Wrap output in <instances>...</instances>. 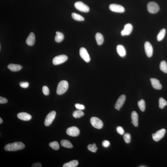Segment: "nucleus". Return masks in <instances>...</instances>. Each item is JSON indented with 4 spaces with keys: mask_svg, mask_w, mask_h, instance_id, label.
<instances>
[{
    "mask_svg": "<svg viewBox=\"0 0 167 167\" xmlns=\"http://www.w3.org/2000/svg\"><path fill=\"white\" fill-rule=\"evenodd\" d=\"M25 147V145L23 143L21 142H16L7 144L4 146V148L6 151H16L23 149Z\"/></svg>",
    "mask_w": 167,
    "mask_h": 167,
    "instance_id": "f257e3e1",
    "label": "nucleus"
},
{
    "mask_svg": "<svg viewBox=\"0 0 167 167\" xmlns=\"http://www.w3.org/2000/svg\"><path fill=\"white\" fill-rule=\"evenodd\" d=\"M68 88V83L67 81L62 80L57 86L56 93L58 95L63 94L66 91Z\"/></svg>",
    "mask_w": 167,
    "mask_h": 167,
    "instance_id": "f03ea898",
    "label": "nucleus"
},
{
    "mask_svg": "<svg viewBox=\"0 0 167 167\" xmlns=\"http://www.w3.org/2000/svg\"><path fill=\"white\" fill-rule=\"evenodd\" d=\"M147 9L149 13H156L159 11L160 8L157 3L154 2H151L147 4Z\"/></svg>",
    "mask_w": 167,
    "mask_h": 167,
    "instance_id": "7ed1b4c3",
    "label": "nucleus"
},
{
    "mask_svg": "<svg viewBox=\"0 0 167 167\" xmlns=\"http://www.w3.org/2000/svg\"><path fill=\"white\" fill-rule=\"evenodd\" d=\"M74 6L77 10L83 12L87 13L89 11V7L82 2L78 1L75 3Z\"/></svg>",
    "mask_w": 167,
    "mask_h": 167,
    "instance_id": "20e7f679",
    "label": "nucleus"
},
{
    "mask_svg": "<svg viewBox=\"0 0 167 167\" xmlns=\"http://www.w3.org/2000/svg\"><path fill=\"white\" fill-rule=\"evenodd\" d=\"M90 123L92 126L96 129H100L103 126V123L100 119L96 117H92L90 119Z\"/></svg>",
    "mask_w": 167,
    "mask_h": 167,
    "instance_id": "39448f33",
    "label": "nucleus"
},
{
    "mask_svg": "<svg viewBox=\"0 0 167 167\" xmlns=\"http://www.w3.org/2000/svg\"><path fill=\"white\" fill-rule=\"evenodd\" d=\"M68 59L67 55H64L57 56L54 58L53 60V64L55 65H60L66 61Z\"/></svg>",
    "mask_w": 167,
    "mask_h": 167,
    "instance_id": "423d86ee",
    "label": "nucleus"
},
{
    "mask_svg": "<svg viewBox=\"0 0 167 167\" xmlns=\"http://www.w3.org/2000/svg\"><path fill=\"white\" fill-rule=\"evenodd\" d=\"M56 113L55 111H52L47 115L45 119L44 124L46 126H48L51 124L54 120V119Z\"/></svg>",
    "mask_w": 167,
    "mask_h": 167,
    "instance_id": "0eeeda50",
    "label": "nucleus"
},
{
    "mask_svg": "<svg viewBox=\"0 0 167 167\" xmlns=\"http://www.w3.org/2000/svg\"><path fill=\"white\" fill-rule=\"evenodd\" d=\"M166 132V130L164 129L159 130L157 131L156 134H152L153 139L156 141H159L164 136Z\"/></svg>",
    "mask_w": 167,
    "mask_h": 167,
    "instance_id": "6e6552de",
    "label": "nucleus"
},
{
    "mask_svg": "<svg viewBox=\"0 0 167 167\" xmlns=\"http://www.w3.org/2000/svg\"><path fill=\"white\" fill-rule=\"evenodd\" d=\"M66 133L69 136L75 137L78 135L80 130L77 127L73 126L68 128L66 130Z\"/></svg>",
    "mask_w": 167,
    "mask_h": 167,
    "instance_id": "1a4fd4ad",
    "label": "nucleus"
},
{
    "mask_svg": "<svg viewBox=\"0 0 167 167\" xmlns=\"http://www.w3.org/2000/svg\"><path fill=\"white\" fill-rule=\"evenodd\" d=\"M109 9L111 11L114 12L123 13L125 11V9L124 7L120 5L112 4L110 5Z\"/></svg>",
    "mask_w": 167,
    "mask_h": 167,
    "instance_id": "9d476101",
    "label": "nucleus"
},
{
    "mask_svg": "<svg viewBox=\"0 0 167 167\" xmlns=\"http://www.w3.org/2000/svg\"><path fill=\"white\" fill-rule=\"evenodd\" d=\"M80 55L83 59L87 63H88L90 61V56L88 53L87 50L85 48H80Z\"/></svg>",
    "mask_w": 167,
    "mask_h": 167,
    "instance_id": "9b49d317",
    "label": "nucleus"
},
{
    "mask_svg": "<svg viewBox=\"0 0 167 167\" xmlns=\"http://www.w3.org/2000/svg\"><path fill=\"white\" fill-rule=\"evenodd\" d=\"M126 100V96L124 95H122L118 99L115 104V107L118 111L120 110V109L124 105Z\"/></svg>",
    "mask_w": 167,
    "mask_h": 167,
    "instance_id": "f8f14e48",
    "label": "nucleus"
},
{
    "mask_svg": "<svg viewBox=\"0 0 167 167\" xmlns=\"http://www.w3.org/2000/svg\"><path fill=\"white\" fill-rule=\"evenodd\" d=\"M145 52L148 57H151L153 55V48L149 42H146L144 44Z\"/></svg>",
    "mask_w": 167,
    "mask_h": 167,
    "instance_id": "ddd939ff",
    "label": "nucleus"
},
{
    "mask_svg": "<svg viewBox=\"0 0 167 167\" xmlns=\"http://www.w3.org/2000/svg\"><path fill=\"white\" fill-rule=\"evenodd\" d=\"M133 29L132 25L128 23L124 26V29L121 32V35L122 36L128 35L130 34Z\"/></svg>",
    "mask_w": 167,
    "mask_h": 167,
    "instance_id": "4468645a",
    "label": "nucleus"
},
{
    "mask_svg": "<svg viewBox=\"0 0 167 167\" xmlns=\"http://www.w3.org/2000/svg\"><path fill=\"white\" fill-rule=\"evenodd\" d=\"M17 116L19 119L25 121H29L32 118L31 116L26 112L19 113L17 114Z\"/></svg>",
    "mask_w": 167,
    "mask_h": 167,
    "instance_id": "2eb2a0df",
    "label": "nucleus"
},
{
    "mask_svg": "<svg viewBox=\"0 0 167 167\" xmlns=\"http://www.w3.org/2000/svg\"><path fill=\"white\" fill-rule=\"evenodd\" d=\"M152 85L155 89L160 90L162 88V85L160 84L159 81L156 78H151L150 79Z\"/></svg>",
    "mask_w": 167,
    "mask_h": 167,
    "instance_id": "dca6fc26",
    "label": "nucleus"
},
{
    "mask_svg": "<svg viewBox=\"0 0 167 167\" xmlns=\"http://www.w3.org/2000/svg\"><path fill=\"white\" fill-rule=\"evenodd\" d=\"M35 41V37L34 33L32 32L30 33L29 36L27 38L26 43L27 44L30 46H32L34 44Z\"/></svg>",
    "mask_w": 167,
    "mask_h": 167,
    "instance_id": "f3484780",
    "label": "nucleus"
},
{
    "mask_svg": "<svg viewBox=\"0 0 167 167\" xmlns=\"http://www.w3.org/2000/svg\"><path fill=\"white\" fill-rule=\"evenodd\" d=\"M131 123L136 127L138 126V114L136 111H133L131 114Z\"/></svg>",
    "mask_w": 167,
    "mask_h": 167,
    "instance_id": "a211bd4d",
    "label": "nucleus"
},
{
    "mask_svg": "<svg viewBox=\"0 0 167 167\" xmlns=\"http://www.w3.org/2000/svg\"><path fill=\"white\" fill-rule=\"evenodd\" d=\"M8 68L12 71L17 72L21 70L23 67L18 64H11L8 65Z\"/></svg>",
    "mask_w": 167,
    "mask_h": 167,
    "instance_id": "6ab92c4d",
    "label": "nucleus"
},
{
    "mask_svg": "<svg viewBox=\"0 0 167 167\" xmlns=\"http://www.w3.org/2000/svg\"><path fill=\"white\" fill-rule=\"evenodd\" d=\"M116 50L118 54L121 57H124L126 55V51L124 46L121 45H117Z\"/></svg>",
    "mask_w": 167,
    "mask_h": 167,
    "instance_id": "aec40b11",
    "label": "nucleus"
},
{
    "mask_svg": "<svg viewBox=\"0 0 167 167\" xmlns=\"http://www.w3.org/2000/svg\"><path fill=\"white\" fill-rule=\"evenodd\" d=\"M95 39L97 44L99 45H101L103 43L104 41V37L101 33H97L96 34Z\"/></svg>",
    "mask_w": 167,
    "mask_h": 167,
    "instance_id": "412c9836",
    "label": "nucleus"
},
{
    "mask_svg": "<svg viewBox=\"0 0 167 167\" xmlns=\"http://www.w3.org/2000/svg\"><path fill=\"white\" fill-rule=\"evenodd\" d=\"M78 164V162L77 160H72L66 163L63 165V167H76Z\"/></svg>",
    "mask_w": 167,
    "mask_h": 167,
    "instance_id": "4be33fe9",
    "label": "nucleus"
},
{
    "mask_svg": "<svg viewBox=\"0 0 167 167\" xmlns=\"http://www.w3.org/2000/svg\"><path fill=\"white\" fill-rule=\"evenodd\" d=\"M61 145L64 147L72 148L73 147V145L70 141L67 140H63L61 141Z\"/></svg>",
    "mask_w": 167,
    "mask_h": 167,
    "instance_id": "5701e85b",
    "label": "nucleus"
},
{
    "mask_svg": "<svg viewBox=\"0 0 167 167\" xmlns=\"http://www.w3.org/2000/svg\"><path fill=\"white\" fill-rule=\"evenodd\" d=\"M56 36L55 37V40L56 42L60 43L64 39V35L63 33L59 32H56Z\"/></svg>",
    "mask_w": 167,
    "mask_h": 167,
    "instance_id": "b1692460",
    "label": "nucleus"
},
{
    "mask_svg": "<svg viewBox=\"0 0 167 167\" xmlns=\"http://www.w3.org/2000/svg\"><path fill=\"white\" fill-rule=\"evenodd\" d=\"M166 33V30L165 28H163L158 33L157 37V39L158 41H160L162 40L165 36Z\"/></svg>",
    "mask_w": 167,
    "mask_h": 167,
    "instance_id": "393cba45",
    "label": "nucleus"
},
{
    "mask_svg": "<svg viewBox=\"0 0 167 167\" xmlns=\"http://www.w3.org/2000/svg\"><path fill=\"white\" fill-rule=\"evenodd\" d=\"M160 68L162 71L167 73V64L165 61H163L160 64Z\"/></svg>",
    "mask_w": 167,
    "mask_h": 167,
    "instance_id": "a878e982",
    "label": "nucleus"
},
{
    "mask_svg": "<svg viewBox=\"0 0 167 167\" xmlns=\"http://www.w3.org/2000/svg\"><path fill=\"white\" fill-rule=\"evenodd\" d=\"M72 115L76 118H79L84 115V113L82 110H78L74 111Z\"/></svg>",
    "mask_w": 167,
    "mask_h": 167,
    "instance_id": "bb28decb",
    "label": "nucleus"
},
{
    "mask_svg": "<svg viewBox=\"0 0 167 167\" xmlns=\"http://www.w3.org/2000/svg\"><path fill=\"white\" fill-rule=\"evenodd\" d=\"M138 105L139 109L142 112H144L146 109V104L145 101L143 99L138 101Z\"/></svg>",
    "mask_w": 167,
    "mask_h": 167,
    "instance_id": "cd10ccee",
    "label": "nucleus"
},
{
    "mask_svg": "<svg viewBox=\"0 0 167 167\" xmlns=\"http://www.w3.org/2000/svg\"><path fill=\"white\" fill-rule=\"evenodd\" d=\"M72 16L74 20L77 21H83L85 20L83 17L75 13H72Z\"/></svg>",
    "mask_w": 167,
    "mask_h": 167,
    "instance_id": "c85d7f7f",
    "label": "nucleus"
},
{
    "mask_svg": "<svg viewBox=\"0 0 167 167\" xmlns=\"http://www.w3.org/2000/svg\"><path fill=\"white\" fill-rule=\"evenodd\" d=\"M49 146L51 147L52 149L55 150H57L60 148L59 145V143L56 141L52 142L49 144Z\"/></svg>",
    "mask_w": 167,
    "mask_h": 167,
    "instance_id": "c756f323",
    "label": "nucleus"
},
{
    "mask_svg": "<svg viewBox=\"0 0 167 167\" xmlns=\"http://www.w3.org/2000/svg\"><path fill=\"white\" fill-rule=\"evenodd\" d=\"M159 106L160 109H162L167 105L166 101L163 97H160L159 99Z\"/></svg>",
    "mask_w": 167,
    "mask_h": 167,
    "instance_id": "7c9ffc66",
    "label": "nucleus"
},
{
    "mask_svg": "<svg viewBox=\"0 0 167 167\" xmlns=\"http://www.w3.org/2000/svg\"><path fill=\"white\" fill-rule=\"evenodd\" d=\"M88 148L89 151L94 153L96 152L98 148L96 146L95 144H93L92 145L89 144L88 146Z\"/></svg>",
    "mask_w": 167,
    "mask_h": 167,
    "instance_id": "2f4dec72",
    "label": "nucleus"
},
{
    "mask_svg": "<svg viewBox=\"0 0 167 167\" xmlns=\"http://www.w3.org/2000/svg\"><path fill=\"white\" fill-rule=\"evenodd\" d=\"M124 139L125 142L128 144L130 142L131 136L128 133L124 134Z\"/></svg>",
    "mask_w": 167,
    "mask_h": 167,
    "instance_id": "473e14b6",
    "label": "nucleus"
},
{
    "mask_svg": "<svg viewBox=\"0 0 167 167\" xmlns=\"http://www.w3.org/2000/svg\"><path fill=\"white\" fill-rule=\"evenodd\" d=\"M43 92L45 95H48L50 94V91L48 88L46 86H44L43 87Z\"/></svg>",
    "mask_w": 167,
    "mask_h": 167,
    "instance_id": "72a5a7b5",
    "label": "nucleus"
},
{
    "mask_svg": "<svg viewBox=\"0 0 167 167\" xmlns=\"http://www.w3.org/2000/svg\"><path fill=\"white\" fill-rule=\"evenodd\" d=\"M116 130L118 133L121 135L124 134V131L123 128L121 126H118L116 128Z\"/></svg>",
    "mask_w": 167,
    "mask_h": 167,
    "instance_id": "f704fd0d",
    "label": "nucleus"
},
{
    "mask_svg": "<svg viewBox=\"0 0 167 167\" xmlns=\"http://www.w3.org/2000/svg\"><path fill=\"white\" fill-rule=\"evenodd\" d=\"M75 107L77 109L79 110H83L85 109V106L79 103L75 104Z\"/></svg>",
    "mask_w": 167,
    "mask_h": 167,
    "instance_id": "c9c22d12",
    "label": "nucleus"
},
{
    "mask_svg": "<svg viewBox=\"0 0 167 167\" xmlns=\"http://www.w3.org/2000/svg\"><path fill=\"white\" fill-rule=\"evenodd\" d=\"M20 87L23 88H26L28 87L29 83L27 82H21L20 83Z\"/></svg>",
    "mask_w": 167,
    "mask_h": 167,
    "instance_id": "e433bc0d",
    "label": "nucleus"
},
{
    "mask_svg": "<svg viewBox=\"0 0 167 167\" xmlns=\"http://www.w3.org/2000/svg\"><path fill=\"white\" fill-rule=\"evenodd\" d=\"M110 145V143L108 141L105 140L102 142V145L104 147L107 148Z\"/></svg>",
    "mask_w": 167,
    "mask_h": 167,
    "instance_id": "4c0bfd02",
    "label": "nucleus"
},
{
    "mask_svg": "<svg viewBox=\"0 0 167 167\" xmlns=\"http://www.w3.org/2000/svg\"><path fill=\"white\" fill-rule=\"evenodd\" d=\"M8 102L7 99L5 98L0 97V103L4 104L5 103Z\"/></svg>",
    "mask_w": 167,
    "mask_h": 167,
    "instance_id": "58836bf2",
    "label": "nucleus"
},
{
    "mask_svg": "<svg viewBox=\"0 0 167 167\" xmlns=\"http://www.w3.org/2000/svg\"><path fill=\"white\" fill-rule=\"evenodd\" d=\"M32 167H41V164L39 163H37L33 164L32 166Z\"/></svg>",
    "mask_w": 167,
    "mask_h": 167,
    "instance_id": "ea45409f",
    "label": "nucleus"
},
{
    "mask_svg": "<svg viewBox=\"0 0 167 167\" xmlns=\"http://www.w3.org/2000/svg\"><path fill=\"white\" fill-rule=\"evenodd\" d=\"M3 122V120L2 119L1 117L0 118V124H1Z\"/></svg>",
    "mask_w": 167,
    "mask_h": 167,
    "instance_id": "a19ab883",
    "label": "nucleus"
},
{
    "mask_svg": "<svg viewBox=\"0 0 167 167\" xmlns=\"http://www.w3.org/2000/svg\"><path fill=\"white\" fill-rule=\"evenodd\" d=\"M140 167H146V166H140Z\"/></svg>",
    "mask_w": 167,
    "mask_h": 167,
    "instance_id": "79ce46f5",
    "label": "nucleus"
}]
</instances>
